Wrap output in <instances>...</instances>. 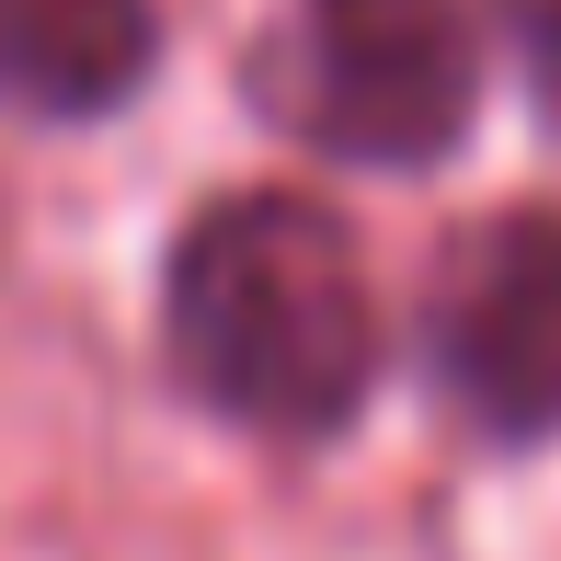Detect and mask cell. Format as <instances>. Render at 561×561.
I'll return each instance as SVG.
<instances>
[{"label": "cell", "instance_id": "cell-1", "mask_svg": "<svg viewBox=\"0 0 561 561\" xmlns=\"http://www.w3.org/2000/svg\"><path fill=\"white\" fill-rule=\"evenodd\" d=\"M161 333L195 401L252 436H333L378 378V298L344 218L310 195H218L172 241Z\"/></svg>", "mask_w": 561, "mask_h": 561}, {"label": "cell", "instance_id": "cell-2", "mask_svg": "<svg viewBox=\"0 0 561 561\" xmlns=\"http://www.w3.org/2000/svg\"><path fill=\"white\" fill-rule=\"evenodd\" d=\"M504 0H287L252 58V104L367 172L447 161L493 81Z\"/></svg>", "mask_w": 561, "mask_h": 561}, {"label": "cell", "instance_id": "cell-3", "mask_svg": "<svg viewBox=\"0 0 561 561\" xmlns=\"http://www.w3.org/2000/svg\"><path fill=\"white\" fill-rule=\"evenodd\" d=\"M436 378L504 447L561 436V207H504L436 275Z\"/></svg>", "mask_w": 561, "mask_h": 561}, {"label": "cell", "instance_id": "cell-4", "mask_svg": "<svg viewBox=\"0 0 561 561\" xmlns=\"http://www.w3.org/2000/svg\"><path fill=\"white\" fill-rule=\"evenodd\" d=\"M161 58L149 0H0V115H115Z\"/></svg>", "mask_w": 561, "mask_h": 561}, {"label": "cell", "instance_id": "cell-5", "mask_svg": "<svg viewBox=\"0 0 561 561\" xmlns=\"http://www.w3.org/2000/svg\"><path fill=\"white\" fill-rule=\"evenodd\" d=\"M516 23H527V81H539V104L561 115V0H527Z\"/></svg>", "mask_w": 561, "mask_h": 561}]
</instances>
